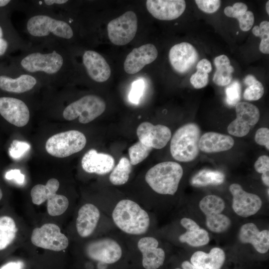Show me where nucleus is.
<instances>
[{
  "label": "nucleus",
  "instance_id": "1",
  "mask_svg": "<svg viewBox=\"0 0 269 269\" xmlns=\"http://www.w3.org/2000/svg\"><path fill=\"white\" fill-rule=\"evenodd\" d=\"M9 59L45 86H60L73 78L72 54L68 46L57 43L32 44Z\"/></svg>",
  "mask_w": 269,
  "mask_h": 269
},
{
  "label": "nucleus",
  "instance_id": "2",
  "mask_svg": "<svg viewBox=\"0 0 269 269\" xmlns=\"http://www.w3.org/2000/svg\"><path fill=\"white\" fill-rule=\"evenodd\" d=\"M25 14L23 31L32 44L53 42L71 46L75 36L74 20L48 12L28 11Z\"/></svg>",
  "mask_w": 269,
  "mask_h": 269
},
{
  "label": "nucleus",
  "instance_id": "3",
  "mask_svg": "<svg viewBox=\"0 0 269 269\" xmlns=\"http://www.w3.org/2000/svg\"><path fill=\"white\" fill-rule=\"evenodd\" d=\"M112 216L116 226L130 235L144 234L150 226V218L147 212L130 199L119 201L113 209Z\"/></svg>",
  "mask_w": 269,
  "mask_h": 269
},
{
  "label": "nucleus",
  "instance_id": "4",
  "mask_svg": "<svg viewBox=\"0 0 269 269\" xmlns=\"http://www.w3.org/2000/svg\"><path fill=\"white\" fill-rule=\"evenodd\" d=\"M183 174L182 166L174 161L159 163L146 173L145 180L156 193L173 195L177 192Z\"/></svg>",
  "mask_w": 269,
  "mask_h": 269
},
{
  "label": "nucleus",
  "instance_id": "5",
  "mask_svg": "<svg viewBox=\"0 0 269 269\" xmlns=\"http://www.w3.org/2000/svg\"><path fill=\"white\" fill-rule=\"evenodd\" d=\"M42 86L37 78L21 70L8 58L0 61L1 92L14 95L25 94Z\"/></svg>",
  "mask_w": 269,
  "mask_h": 269
},
{
  "label": "nucleus",
  "instance_id": "6",
  "mask_svg": "<svg viewBox=\"0 0 269 269\" xmlns=\"http://www.w3.org/2000/svg\"><path fill=\"white\" fill-rule=\"evenodd\" d=\"M200 136V129L195 123H188L180 127L171 139L170 150L172 157L180 162L195 159L199 153Z\"/></svg>",
  "mask_w": 269,
  "mask_h": 269
},
{
  "label": "nucleus",
  "instance_id": "7",
  "mask_svg": "<svg viewBox=\"0 0 269 269\" xmlns=\"http://www.w3.org/2000/svg\"><path fill=\"white\" fill-rule=\"evenodd\" d=\"M224 199L215 194L204 196L198 203V208L204 216L206 229L212 234L222 235L231 228L232 221L226 212Z\"/></svg>",
  "mask_w": 269,
  "mask_h": 269
},
{
  "label": "nucleus",
  "instance_id": "8",
  "mask_svg": "<svg viewBox=\"0 0 269 269\" xmlns=\"http://www.w3.org/2000/svg\"><path fill=\"white\" fill-rule=\"evenodd\" d=\"M106 107L102 98L96 95L88 94L67 105L62 111V116L67 121H72L79 117L80 123L87 124L101 115Z\"/></svg>",
  "mask_w": 269,
  "mask_h": 269
},
{
  "label": "nucleus",
  "instance_id": "9",
  "mask_svg": "<svg viewBox=\"0 0 269 269\" xmlns=\"http://www.w3.org/2000/svg\"><path fill=\"white\" fill-rule=\"evenodd\" d=\"M87 140L85 135L77 130H70L55 134L46 141L45 149L51 155L63 158L82 150Z\"/></svg>",
  "mask_w": 269,
  "mask_h": 269
},
{
  "label": "nucleus",
  "instance_id": "10",
  "mask_svg": "<svg viewBox=\"0 0 269 269\" xmlns=\"http://www.w3.org/2000/svg\"><path fill=\"white\" fill-rule=\"evenodd\" d=\"M32 45L22 38L12 24L10 14L0 13V61L11 54L28 49Z\"/></svg>",
  "mask_w": 269,
  "mask_h": 269
},
{
  "label": "nucleus",
  "instance_id": "11",
  "mask_svg": "<svg viewBox=\"0 0 269 269\" xmlns=\"http://www.w3.org/2000/svg\"><path fill=\"white\" fill-rule=\"evenodd\" d=\"M237 237L240 244L251 246V249L263 264L267 260L269 251L268 229H260L256 223L248 222L240 227Z\"/></svg>",
  "mask_w": 269,
  "mask_h": 269
},
{
  "label": "nucleus",
  "instance_id": "12",
  "mask_svg": "<svg viewBox=\"0 0 269 269\" xmlns=\"http://www.w3.org/2000/svg\"><path fill=\"white\" fill-rule=\"evenodd\" d=\"M137 29V18L133 11H128L110 21L107 25L109 38L113 44L123 46L130 42Z\"/></svg>",
  "mask_w": 269,
  "mask_h": 269
},
{
  "label": "nucleus",
  "instance_id": "13",
  "mask_svg": "<svg viewBox=\"0 0 269 269\" xmlns=\"http://www.w3.org/2000/svg\"><path fill=\"white\" fill-rule=\"evenodd\" d=\"M229 191L232 196V210L241 218L257 214L263 207V201L259 195L245 191L239 184H231Z\"/></svg>",
  "mask_w": 269,
  "mask_h": 269
},
{
  "label": "nucleus",
  "instance_id": "14",
  "mask_svg": "<svg viewBox=\"0 0 269 269\" xmlns=\"http://www.w3.org/2000/svg\"><path fill=\"white\" fill-rule=\"evenodd\" d=\"M31 241L36 247L53 251L64 250L69 245L67 237L61 232L57 225L53 223H46L34 229Z\"/></svg>",
  "mask_w": 269,
  "mask_h": 269
},
{
  "label": "nucleus",
  "instance_id": "15",
  "mask_svg": "<svg viewBox=\"0 0 269 269\" xmlns=\"http://www.w3.org/2000/svg\"><path fill=\"white\" fill-rule=\"evenodd\" d=\"M235 109L236 118L229 125L227 131L232 135L243 137L258 122L260 111L255 105L247 102H239Z\"/></svg>",
  "mask_w": 269,
  "mask_h": 269
},
{
  "label": "nucleus",
  "instance_id": "16",
  "mask_svg": "<svg viewBox=\"0 0 269 269\" xmlns=\"http://www.w3.org/2000/svg\"><path fill=\"white\" fill-rule=\"evenodd\" d=\"M0 115L9 123L22 127L29 122L30 110L22 100L10 96H0Z\"/></svg>",
  "mask_w": 269,
  "mask_h": 269
},
{
  "label": "nucleus",
  "instance_id": "17",
  "mask_svg": "<svg viewBox=\"0 0 269 269\" xmlns=\"http://www.w3.org/2000/svg\"><path fill=\"white\" fill-rule=\"evenodd\" d=\"M86 253L92 260L106 264H112L120 260L123 251L116 241L106 238L89 244L86 248Z\"/></svg>",
  "mask_w": 269,
  "mask_h": 269
},
{
  "label": "nucleus",
  "instance_id": "18",
  "mask_svg": "<svg viewBox=\"0 0 269 269\" xmlns=\"http://www.w3.org/2000/svg\"><path fill=\"white\" fill-rule=\"evenodd\" d=\"M81 63L86 75L95 82H104L111 76L109 65L102 55L94 50H85L81 56Z\"/></svg>",
  "mask_w": 269,
  "mask_h": 269
},
{
  "label": "nucleus",
  "instance_id": "19",
  "mask_svg": "<svg viewBox=\"0 0 269 269\" xmlns=\"http://www.w3.org/2000/svg\"><path fill=\"white\" fill-rule=\"evenodd\" d=\"M136 134L142 144L155 149L164 147L171 137V131L167 127L153 125L148 122H143L138 126Z\"/></svg>",
  "mask_w": 269,
  "mask_h": 269
},
{
  "label": "nucleus",
  "instance_id": "20",
  "mask_svg": "<svg viewBox=\"0 0 269 269\" xmlns=\"http://www.w3.org/2000/svg\"><path fill=\"white\" fill-rule=\"evenodd\" d=\"M198 269H229L228 255L220 248H212L209 252L198 250L188 258Z\"/></svg>",
  "mask_w": 269,
  "mask_h": 269
},
{
  "label": "nucleus",
  "instance_id": "21",
  "mask_svg": "<svg viewBox=\"0 0 269 269\" xmlns=\"http://www.w3.org/2000/svg\"><path fill=\"white\" fill-rule=\"evenodd\" d=\"M198 53L190 43L183 42L173 46L169 52L170 64L177 73L188 72L198 59Z\"/></svg>",
  "mask_w": 269,
  "mask_h": 269
},
{
  "label": "nucleus",
  "instance_id": "22",
  "mask_svg": "<svg viewBox=\"0 0 269 269\" xmlns=\"http://www.w3.org/2000/svg\"><path fill=\"white\" fill-rule=\"evenodd\" d=\"M137 247L142 254V265L145 269H158L166 259L165 251L159 247V242L154 237L141 238L137 243Z\"/></svg>",
  "mask_w": 269,
  "mask_h": 269
},
{
  "label": "nucleus",
  "instance_id": "23",
  "mask_svg": "<svg viewBox=\"0 0 269 269\" xmlns=\"http://www.w3.org/2000/svg\"><path fill=\"white\" fill-rule=\"evenodd\" d=\"M180 224L185 231L178 238L179 242L192 248H200L209 244V232L201 227L194 219L188 217H182Z\"/></svg>",
  "mask_w": 269,
  "mask_h": 269
},
{
  "label": "nucleus",
  "instance_id": "24",
  "mask_svg": "<svg viewBox=\"0 0 269 269\" xmlns=\"http://www.w3.org/2000/svg\"><path fill=\"white\" fill-rule=\"evenodd\" d=\"M157 56L158 51L152 44H146L134 48L126 57L124 70L128 74H136L146 65L153 62Z\"/></svg>",
  "mask_w": 269,
  "mask_h": 269
},
{
  "label": "nucleus",
  "instance_id": "25",
  "mask_svg": "<svg viewBox=\"0 0 269 269\" xmlns=\"http://www.w3.org/2000/svg\"><path fill=\"white\" fill-rule=\"evenodd\" d=\"M146 8L155 18L171 20L179 17L184 11L186 2L183 0H147Z\"/></svg>",
  "mask_w": 269,
  "mask_h": 269
},
{
  "label": "nucleus",
  "instance_id": "26",
  "mask_svg": "<svg viewBox=\"0 0 269 269\" xmlns=\"http://www.w3.org/2000/svg\"><path fill=\"white\" fill-rule=\"evenodd\" d=\"M81 165L84 170L88 173L105 175L113 169L115 159L110 154L98 153L96 150L91 149L83 156Z\"/></svg>",
  "mask_w": 269,
  "mask_h": 269
},
{
  "label": "nucleus",
  "instance_id": "27",
  "mask_svg": "<svg viewBox=\"0 0 269 269\" xmlns=\"http://www.w3.org/2000/svg\"><path fill=\"white\" fill-rule=\"evenodd\" d=\"M100 217V211L94 204L86 203L81 207L76 223L79 236L86 238L91 235L97 227Z\"/></svg>",
  "mask_w": 269,
  "mask_h": 269
},
{
  "label": "nucleus",
  "instance_id": "28",
  "mask_svg": "<svg viewBox=\"0 0 269 269\" xmlns=\"http://www.w3.org/2000/svg\"><path fill=\"white\" fill-rule=\"evenodd\" d=\"M234 144V139L230 135L216 132H207L201 135L199 148L206 153L228 150Z\"/></svg>",
  "mask_w": 269,
  "mask_h": 269
},
{
  "label": "nucleus",
  "instance_id": "29",
  "mask_svg": "<svg viewBox=\"0 0 269 269\" xmlns=\"http://www.w3.org/2000/svg\"><path fill=\"white\" fill-rule=\"evenodd\" d=\"M214 62L216 70L213 76V82L220 86L229 85L234 69L230 65L229 58L225 55H221L215 58Z\"/></svg>",
  "mask_w": 269,
  "mask_h": 269
},
{
  "label": "nucleus",
  "instance_id": "30",
  "mask_svg": "<svg viewBox=\"0 0 269 269\" xmlns=\"http://www.w3.org/2000/svg\"><path fill=\"white\" fill-rule=\"evenodd\" d=\"M59 182L56 178H51L46 185L37 184L31 190L30 195L33 204L39 205L56 194Z\"/></svg>",
  "mask_w": 269,
  "mask_h": 269
},
{
  "label": "nucleus",
  "instance_id": "31",
  "mask_svg": "<svg viewBox=\"0 0 269 269\" xmlns=\"http://www.w3.org/2000/svg\"><path fill=\"white\" fill-rule=\"evenodd\" d=\"M225 180V175L220 171L203 169L191 179V184L195 187L217 186L222 184Z\"/></svg>",
  "mask_w": 269,
  "mask_h": 269
},
{
  "label": "nucleus",
  "instance_id": "32",
  "mask_svg": "<svg viewBox=\"0 0 269 269\" xmlns=\"http://www.w3.org/2000/svg\"><path fill=\"white\" fill-rule=\"evenodd\" d=\"M17 228L14 221L7 216L0 217V250L7 248L14 240Z\"/></svg>",
  "mask_w": 269,
  "mask_h": 269
},
{
  "label": "nucleus",
  "instance_id": "33",
  "mask_svg": "<svg viewBox=\"0 0 269 269\" xmlns=\"http://www.w3.org/2000/svg\"><path fill=\"white\" fill-rule=\"evenodd\" d=\"M132 165L126 157H122L118 164L114 167L109 180L114 185H122L127 183L132 171Z\"/></svg>",
  "mask_w": 269,
  "mask_h": 269
},
{
  "label": "nucleus",
  "instance_id": "34",
  "mask_svg": "<svg viewBox=\"0 0 269 269\" xmlns=\"http://www.w3.org/2000/svg\"><path fill=\"white\" fill-rule=\"evenodd\" d=\"M69 206L67 198L60 194H56L47 200V212L51 216H59L64 213Z\"/></svg>",
  "mask_w": 269,
  "mask_h": 269
},
{
  "label": "nucleus",
  "instance_id": "35",
  "mask_svg": "<svg viewBox=\"0 0 269 269\" xmlns=\"http://www.w3.org/2000/svg\"><path fill=\"white\" fill-rule=\"evenodd\" d=\"M152 149V148L144 145L139 141L130 146L128 151L132 165H135L142 162Z\"/></svg>",
  "mask_w": 269,
  "mask_h": 269
},
{
  "label": "nucleus",
  "instance_id": "36",
  "mask_svg": "<svg viewBox=\"0 0 269 269\" xmlns=\"http://www.w3.org/2000/svg\"><path fill=\"white\" fill-rule=\"evenodd\" d=\"M226 102L230 106H236L240 100L241 87L237 81H233L225 90Z\"/></svg>",
  "mask_w": 269,
  "mask_h": 269
},
{
  "label": "nucleus",
  "instance_id": "37",
  "mask_svg": "<svg viewBox=\"0 0 269 269\" xmlns=\"http://www.w3.org/2000/svg\"><path fill=\"white\" fill-rule=\"evenodd\" d=\"M26 5V0H0V13L10 15L15 11L24 13Z\"/></svg>",
  "mask_w": 269,
  "mask_h": 269
},
{
  "label": "nucleus",
  "instance_id": "38",
  "mask_svg": "<svg viewBox=\"0 0 269 269\" xmlns=\"http://www.w3.org/2000/svg\"><path fill=\"white\" fill-rule=\"evenodd\" d=\"M264 93V88L263 84L256 80L251 85L248 86L245 89L243 97L248 101H256L261 99Z\"/></svg>",
  "mask_w": 269,
  "mask_h": 269
},
{
  "label": "nucleus",
  "instance_id": "39",
  "mask_svg": "<svg viewBox=\"0 0 269 269\" xmlns=\"http://www.w3.org/2000/svg\"><path fill=\"white\" fill-rule=\"evenodd\" d=\"M260 31L257 37L261 38V41L259 45V50L264 54L269 53V22L268 21H263L261 22Z\"/></svg>",
  "mask_w": 269,
  "mask_h": 269
},
{
  "label": "nucleus",
  "instance_id": "40",
  "mask_svg": "<svg viewBox=\"0 0 269 269\" xmlns=\"http://www.w3.org/2000/svg\"><path fill=\"white\" fill-rule=\"evenodd\" d=\"M30 148L28 143L14 140L9 149L10 155L13 158H18L22 156Z\"/></svg>",
  "mask_w": 269,
  "mask_h": 269
},
{
  "label": "nucleus",
  "instance_id": "41",
  "mask_svg": "<svg viewBox=\"0 0 269 269\" xmlns=\"http://www.w3.org/2000/svg\"><path fill=\"white\" fill-rule=\"evenodd\" d=\"M144 87V82L141 79L133 82L129 96V100L132 103L138 104L142 95Z\"/></svg>",
  "mask_w": 269,
  "mask_h": 269
},
{
  "label": "nucleus",
  "instance_id": "42",
  "mask_svg": "<svg viewBox=\"0 0 269 269\" xmlns=\"http://www.w3.org/2000/svg\"><path fill=\"white\" fill-rule=\"evenodd\" d=\"M198 8L202 11L212 13L216 11L220 7L221 0H196Z\"/></svg>",
  "mask_w": 269,
  "mask_h": 269
},
{
  "label": "nucleus",
  "instance_id": "43",
  "mask_svg": "<svg viewBox=\"0 0 269 269\" xmlns=\"http://www.w3.org/2000/svg\"><path fill=\"white\" fill-rule=\"evenodd\" d=\"M208 74L204 72L197 70L193 74L190 79L192 86L196 89H201L205 87L208 83Z\"/></svg>",
  "mask_w": 269,
  "mask_h": 269
},
{
  "label": "nucleus",
  "instance_id": "44",
  "mask_svg": "<svg viewBox=\"0 0 269 269\" xmlns=\"http://www.w3.org/2000/svg\"><path fill=\"white\" fill-rule=\"evenodd\" d=\"M236 18L239 21L240 28L243 31L250 30L255 20L253 13L249 10L238 16Z\"/></svg>",
  "mask_w": 269,
  "mask_h": 269
},
{
  "label": "nucleus",
  "instance_id": "45",
  "mask_svg": "<svg viewBox=\"0 0 269 269\" xmlns=\"http://www.w3.org/2000/svg\"><path fill=\"white\" fill-rule=\"evenodd\" d=\"M247 10L248 6L246 4L238 2L234 3L233 6L226 7L224 12L226 16L236 18L238 16L246 12Z\"/></svg>",
  "mask_w": 269,
  "mask_h": 269
},
{
  "label": "nucleus",
  "instance_id": "46",
  "mask_svg": "<svg viewBox=\"0 0 269 269\" xmlns=\"http://www.w3.org/2000/svg\"><path fill=\"white\" fill-rule=\"evenodd\" d=\"M255 140L258 144L265 146L269 149V129L267 128L259 129L255 134Z\"/></svg>",
  "mask_w": 269,
  "mask_h": 269
},
{
  "label": "nucleus",
  "instance_id": "47",
  "mask_svg": "<svg viewBox=\"0 0 269 269\" xmlns=\"http://www.w3.org/2000/svg\"><path fill=\"white\" fill-rule=\"evenodd\" d=\"M254 168L262 175L269 173V157L266 155L260 156L255 163Z\"/></svg>",
  "mask_w": 269,
  "mask_h": 269
},
{
  "label": "nucleus",
  "instance_id": "48",
  "mask_svg": "<svg viewBox=\"0 0 269 269\" xmlns=\"http://www.w3.org/2000/svg\"><path fill=\"white\" fill-rule=\"evenodd\" d=\"M5 177L7 179H14L20 184H22L24 181V175L20 172L19 169H12L6 173Z\"/></svg>",
  "mask_w": 269,
  "mask_h": 269
},
{
  "label": "nucleus",
  "instance_id": "49",
  "mask_svg": "<svg viewBox=\"0 0 269 269\" xmlns=\"http://www.w3.org/2000/svg\"><path fill=\"white\" fill-rule=\"evenodd\" d=\"M197 70H200L206 73H210L212 70V65L210 62L207 59L200 60L196 65Z\"/></svg>",
  "mask_w": 269,
  "mask_h": 269
},
{
  "label": "nucleus",
  "instance_id": "50",
  "mask_svg": "<svg viewBox=\"0 0 269 269\" xmlns=\"http://www.w3.org/2000/svg\"><path fill=\"white\" fill-rule=\"evenodd\" d=\"M173 269H198L189 260L188 258L182 260L179 265Z\"/></svg>",
  "mask_w": 269,
  "mask_h": 269
},
{
  "label": "nucleus",
  "instance_id": "51",
  "mask_svg": "<svg viewBox=\"0 0 269 269\" xmlns=\"http://www.w3.org/2000/svg\"><path fill=\"white\" fill-rule=\"evenodd\" d=\"M0 269H20V266L18 263L10 262L4 265Z\"/></svg>",
  "mask_w": 269,
  "mask_h": 269
},
{
  "label": "nucleus",
  "instance_id": "52",
  "mask_svg": "<svg viewBox=\"0 0 269 269\" xmlns=\"http://www.w3.org/2000/svg\"><path fill=\"white\" fill-rule=\"evenodd\" d=\"M269 1L268 0L266 3V11L268 15H269Z\"/></svg>",
  "mask_w": 269,
  "mask_h": 269
},
{
  "label": "nucleus",
  "instance_id": "53",
  "mask_svg": "<svg viewBox=\"0 0 269 269\" xmlns=\"http://www.w3.org/2000/svg\"><path fill=\"white\" fill-rule=\"evenodd\" d=\"M2 197V192L0 188V200L1 199Z\"/></svg>",
  "mask_w": 269,
  "mask_h": 269
}]
</instances>
